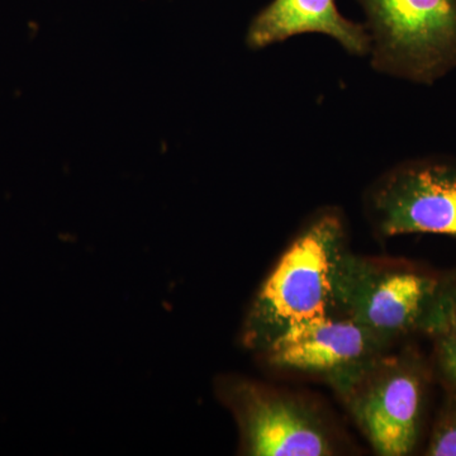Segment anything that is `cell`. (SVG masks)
I'll list each match as a JSON object with an SVG mask.
<instances>
[{
  "label": "cell",
  "mask_w": 456,
  "mask_h": 456,
  "mask_svg": "<svg viewBox=\"0 0 456 456\" xmlns=\"http://www.w3.org/2000/svg\"><path fill=\"white\" fill-rule=\"evenodd\" d=\"M302 35L325 36L359 59L370 53L367 27L345 17L336 0H272L251 20L245 44L259 51Z\"/></svg>",
  "instance_id": "8"
},
{
  "label": "cell",
  "mask_w": 456,
  "mask_h": 456,
  "mask_svg": "<svg viewBox=\"0 0 456 456\" xmlns=\"http://www.w3.org/2000/svg\"><path fill=\"white\" fill-rule=\"evenodd\" d=\"M431 338L435 364L445 383L446 391L456 393V269L450 272L448 293Z\"/></svg>",
  "instance_id": "9"
},
{
  "label": "cell",
  "mask_w": 456,
  "mask_h": 456,
  "mask_svg": "<svg viewBox=\"0 0 456 456\" xmlns=\"http://www.w3.org/2000/svg\"><path fill=\"white\" fill-rule=\"evenodd\" d=\"M450 273L410 261H383L346 251L335 281L336 316L347 318L386 342L401 336L431 338L448 293Z\"/></svg>",
  "instance_id": "2"
},
{
  "label": "cell",
  "mask_w": 456,
  "mask_h": 456,
  "mask_svg": "<svg viewBox=\"0 0 456 456\" xmlns=\"http://www.w3.org/2000/svg\"><path fill=\"white\" fill-rule=\"evenodd\" d=\"M386 345L354 321L335 316L288 332L264 353L274 367L321 375L336 389L383 355Z\"/></svg>",
  "instance_id": "7"
},
{
  "label": "cell",
  "mask_w": 456,
  "mask_h": 456,
  "mask_svg": "<svg viewBox=\"0 0 456 456\" xmlns=\"http://www.w3.org/2000/svg\"><path fill=\"white\" fill-rule=\"evenodd\" d=\"M365 209L379 235L430 233L456 239V156H417L374 180Z\"/></svg>",
  "instance_id": "5"
},
{
  "label": "cell",
  "mask_w": 456,
  "mask_h": 456,
  "mask_svg": "<svg viewBox=\"0 0 456 456\" xmlns=\"http://www.w3.org/2000/svg\"><path fill=\"white\" fill-rule=\"evenodd\" d=\"M428 456H456V393L446 391L425 450Z\"/></svg>",
  "instance_id": "10"
},
{
  "label": "cell",
  "mask_w": 456,
  "mask_h": 456,
  "mask_svg": "<svg viewBox=\"0 0 456 456\" xmlns=\"http://www.w3.org/2000/svg\"><path fill=\"white\" fill-rule=\"evenodd\" d=\"M375 73L431 86L456 70V0H356Z\"/></svg>",
  "instance_id": "3"
},
{
  "label": "cell",
  "mask_w": 456,
  "mask_h": 456,
  "mask_svg": "<svg viewBox=\"0 0 456 456\" xmlns=\"http://www.w3.org/2000/svg\"><path fill=\"white\" fill-rule=\"evenodd\" d=\"M218 392L235 416L244 454H334L335 448L322 419L305 402L237 378L222 380Z\"/></svg>",
  "instance_id": "6"
},
{
  "label": "cell",
  "mask_w": 456,
  "mask_h": 456,
  "mask_svg": "<svg viewBox=\"0 0 456 456\" xmlns=\"http://www.w3.org/2000/svg\"><path fill=\"white\" fill-rule=\"evenodd\" d=\"M347 230L338 208L312 216L261 285L244 327V344L265 351L298 327L335 317V281Z\"/></svg>",
  "instance_id": "1"
},
{
  "label": "cell",
  "mask_w": 456,
  "mask_h": 456,
  "mask_svg": "<svg viewBox=\"0 0 456 456\" xmlns=\"http://www.w3.org/2000/svg\"><path fill=\"white\" fill-rule=\"evenodd\" d=\"M430 369L413 350L373 360L336 388L378 454H411L419 443Z\"/></svg>",
  "instance_id": "4"
}]
</instances>
